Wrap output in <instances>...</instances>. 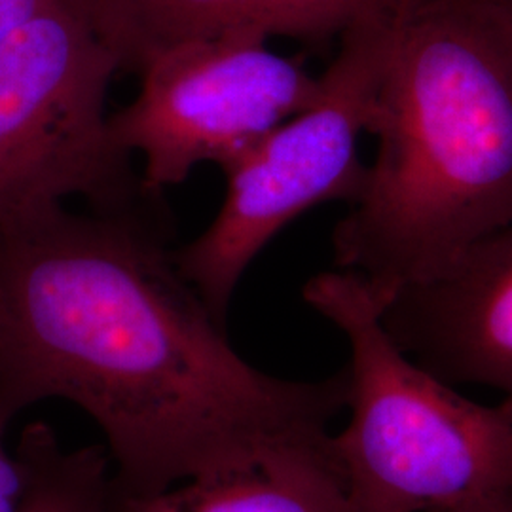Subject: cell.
Masks as SVG:
<instances>
[{
    "label": "cell",
    "instance_id": "obj_1",
    "mask_svg": "<svg viewBox=\"0 0 512 512\" xmlns=\"http://www.w3.org/2000/svg\"><path fill=\"white\" fill-rule=\"evenodd\" d=\"M0 399L18 414L78 406L105 435L112 490L147 495L256 440L327 427L348 372H260L131 211L57 207L0 228Z\"/></svg>",
    "mask_w": 512,
    "mask_h": 512
},
{
    "label": "cell",
    "instance_id": "obj_2",
    "mask_svg": "<svg viewBox=\"0 0 512 512\" xmlns=\"http://www.w3.org/2000/svg\"><path fill=\"white\" fill-rule=\"evenodd\" d=\"M378 141L334 268L387 304L512 222V0H374Z\"/></svg>",
    "mask_w": 512,
    "mask_h": 512
},
{
    "label": "cell",
    "instance_id": "obj_3",
    "mask_svg": "<svg viewBox=\"0 0 512 512\" xmlns=\"http://www.w3.org/2000/svg\"><path fill=\"white\" fill-rule=\"evenodd\" d=\"M304 302L349 344L348 427L332 437L355 512H433L512 497V408L478 404L425 370L385 329V300L329 270Z\"/></svg>",
    "mask_w": 512,
    "mask_h": 512
},
{
    "label": "cell",
    "instance_id": "obj_4",
    "mask_svg": "<svg viewBox=\"0 0 512 512\" xmlns=\"http://www.w3.org/2000/svg\"><path fill=\"white\" fill-rule=\"evenodd\" d=\"M118 73L78 0H48L0 42V228L71 198L131 211L143 186L105 109Z\"/></svg>",
    "mask_w": 512,
    "mask_h": 512
},
{
    "label": "cell",
    "instance_id": "obj_5",
    "mask_svg": "<svg viewBox=\"0 0 512 512\" xmlns=\"http://www.w3.org/2000/svg\"><path fill=\"white\" fill-rule=\"evenodd\" d=\"M372 4L342 33L338 54L319 74L315 101L224 169L219 213L173 253L222 325L241 277L285 226L321 203H355L365 188L368 165L359 158V139L378 71Z\"/></svg>",
    "mask_w": 512,
    "mask_h": 512
},
{
    "label": "cell",
    "instance_id": "obj_6",
    "mask_svg": "<svg viewBox=\"0 0 512 512\" xmlns=\"http://www.w3.org/2000/svg\"><path fill=\"white\" fill-rule=\"evenodd\" d=\"M268 40L234 33L186 42L137 73V97L110 114L109 126L118 147L143 158V192L184 183L198 165L228 169L315 101L319 76Z\"/></svg>",
    "mask_w": 512,
    "mask_h": 512
},
{
    "label": "cell",
    "instance_id": "obj_7",
    "mask_svg": "<svg viewBox=\"0 0 512 512\" xmlns=\"http://www.w3.org/2000/svg\"><path fill=\"white\" fill-rule=\"evenodd\" d=\"M385 329L450 385H484L512 408V222L385 304Z\"/></svg>",
    "mask_w": 512,
    "mask_h": 512
},
{
    "label": "cell",
    "instance_id": "obj_8",
    "mask_svg": "<svg viewBox=\"0 0 512 512\" xmlns=\"http://www.w3.org/2000/svg\"><path fill=\"white\" fill-rule=\"evenodd\" d=\"M110 512H355L325 425L253 444L162 492L116 494Z\"/></svg>",
    "mask_w": 512,
    "mask_h": 512
},
{
    "label": "cell",
    "instance_id": "obj_9",
    "mask_svg": "<svg viewBox=\"0 0 512 512\" xmlns=\"http://www.w3.org/2000/svg\"><path fill=\"white\" fill-rule=\"evenodd\" d=\"M374 0H78L120 71L186 42L255 33L306 44L342 37Z\"/></svg>",
    "mask_w": 512,
    "mask_h": 512
},
{
    "label": "cell",
    "instance_id": "obj_10",
    "mask_svg": "<svg viewBox=\"0 0 512 512\" xmlns=\"http://www.w3.org/2000/svg\"><path fill=\"white\" fill-rule=\"evenodd\" d=\"M16 448L27 465L19 512H110L112 475L103 446L65 450L52 427L31 423Z\"/></svg>",
    "mask_w": 512,
    "mask_h": 512
},
{
    "label": "cell",
    "instance_id": "obj_11",
    "mask_svg": "<svg viewBox=\"0 0 512 512\" xmlns=\"http://www.w3.org/2000/svg\"><path fill=\"white\" fill-rule=\"evenodd\" d=\"M18 412L0 401V512H19L27 492V465L18 448L6 442L8 427Z\"/></svg>",
    "mask_w": 512,
    "mask_h": 512
},
{
    "label": "cell",
    "instance_id": "obj_12",
    "mask_svg": "<svg viewBox=\"0 0 512 512\" xmlns=\"http://www.w3.org/2000/svg\"><path fill=\"white\" fill-rule=\"evenodd\" d=\"M48 0H0V42L37 14Z\"/></svg>",
    "mask_w": 512,
    "mask_h": 512
},
{
    "label": "cell",
    "instance_id": "obj_13",
    "mask_svg": "<svg viewBox=\"0 0 512 512\" xmlns=\"http://www.w3.org/2000/svg\"><path fill=\"white\" fill-rule=\"evenodd\" d=\"M433 512H512V497H492Z\"/></svg>",
    "mask_w": 512,
    "mask_h": 512
}]
</instances>
